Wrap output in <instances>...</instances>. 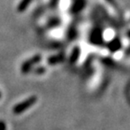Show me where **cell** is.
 Here are the masks:
<instances>
[{
	"instance_id": "cell-3",
	"label": "cell",
	"mask_w": 130,
	"mask_h": 130,
	"mask_svg": "<svg viewBox=\"0 0 130 130\" xmlns=\"http://www.w3.org/2000/svg\"><path fill=\"white\" fill-rule=\"evenodd\" d=\"M30 2H31V0H23L22 2L20 3V5L18 6V11L19 12L24 11V9L27 7V6L30 4Z\"/></svg>"
},
{
	"instance_id": "cell-5",
	"label": "cell",
	"mask_w": 130,
	"mask_h": 130,
	"mask_svg": "<svg viewBox=\"0 0 130 130\" xmlns=\"http://www.w3.org/2000/svg\"><path fill=\"white\" fill-rule=\"evenodd\" d=\"M2 98V94H1V92H0V99Z\"/></svg>"
},
{
	"instance_id": "cell-1",
	"label": "cell",
	"mask_w": 130,
	"mask_h": 130,
	"mask_svg": "<svg viewBox=\"0 0 130 130\" xmlns=\"http://www.w3.org/2000/svg\"><path fill=\"white\" fill-rule=\"evenodd\" d=\"M36 101H37V97L32 96V97L28 98L27 100H24V101L14 106V108H13V113L16 114V115L23 113V112H24L26 109H28L30 107H32L34 104L36 103Z\"/></svg>"
},
{
	"instance_id": "cell-2",
	"label": "cell",
	"mask_w": 130,
	"mask_h": 130,
	"mask_svg": "<svg viewBox=\"0 0 130 130\" xmlns=\"http://www.w3.org/2000/svg\"><path fill=\"white\" fill-rule=\"evenodd\" d=\"M41 61V56L40 55H35L34 57H32L31 59L27 60L26 61H24V64L21 67V71L24 73H26L28 71H30V69L32 67V65H35V63L39 62Z\"/></svg>"
},
{
	"instance_id": "cell-4",
	"label": "cell",
	"mask_w": 130,
	"mask_h": 130,
	"mask_svg": "<svg viewBox=\"0 0 130 130\" xmlns=\"http://www.w3.org/2000/svg\"><path fill=\"white\" fill-rule=\"evenodd\" d=\"M0 130H6V126L3 120H0Z\"/></svg>"
}]
</instances>
